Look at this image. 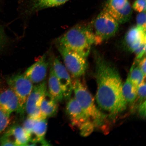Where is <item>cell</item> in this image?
Instances as JSON below:
<instances>
[{"label": "cell", "instance_id": "1", "mask_svg": "<svg viewBox=\"0 0 146 146\" xmlns=\"http://www.w3.org/2000/svg\"><path fill=\"white\" fill-rule=\"evenodd\" d=\"M95 64L97 103L100 108L113 115L123 112L127 103L123 96V85L117 68L97 52Z\"/></svg>", "mask_w": 146, "mask_h": 146}, {"label": "cell", "instance_id": "2", "mask_svg": "<svg viewBox=\"0 0 146 146\" xmlns=\"http://www.w3.org/2000/svg\"><path fill=\"white\" fill-rule=\"evenodd\" d=\"M56 43L75 51L85 58L94 44V36L88 24H80L58 38Z\"/></svg>", "mask_w": 146, "mask_h": 146}, {"label": "cell", "instance_id": "3", "mask_svg": "<svg viewBox=\"0 0 146 146\" xmlns=\"http://www.w3.org/2000/svg\"><path fill=\"white\" fill-rule=\"evenodd\" d=\"M72 82L74 98L84 111L92 120L95 126L103 125L106 116L97 108L90 92L79 80H75Z\"/></svg>", "mask_w": 146, "mask_h": 146}, {"label": "cell", "instance_id": "4", "mask_svg": "<svg viewBox=\"0 0 146 146\" xmlns=\"http://www.w3.org/2000/svg\"><path fill=\"white\" fill-rule=\"evenodd\" d=\"M89 25L94 35V44L97 45L114 36L118 31L119 23L103 10Z\"/></svg>", "mask_w": 146, "mask_h": 146}, {"label": "cell", "instance_id": "5", "mask_svg": "<svg viewBox=\"0 0 146 146\" xmlns=\"http://www.w3.org/2000/svg\"><path fill=\"white\" fill-rule=\"evenodd\" d=\"M62 57L66 68L73 77L77 78L85 74L88 68L86 58L78 52L56 43Z\"/></svg>", "mask_w": 146, "mask_h": 146}, {"label": "cell", "instance_id": "6", "mask_svg": "<svg viewBox=\"0 0 146 146\" xmlns=\"http://www.w3.org/2000/svg\"><path fill=\"white\" fill-rule=\"evenodd\" d=\"M47 91V82L44 81L33 87L25 103V111L29 117L41 118L40 107Z\"/></svg>", "mask_w": 146, "mask_h": 146}, {"label": "cell", "instance_id": "7", "mask_svg": "<svg viewBox=\"0 0 146 146\" xmlns=\"http://www.w3.org/2000/svg\"><path fill=\"white\" fill-rule=\"evenodd\" d=\"M7 82L9 88L18 97L22 108L25 111V103L33 87V83L24 74L20 73L10 76Z\"/></svg>", "mask_w": 146, "mask_h": 146}, {"label": "cell", "instance_id": "8", "mask_svg": "<svg viewBox=\"0 0 146 146\" xmlns=\"http://www.w3.org/2000/svg\"><path fill=\"white\" fill-rule=\"evenodd\" d=\"M103 10L120 24L128 22L132 17L133 12L129 0H107Z\"/></svg>", "mask_w": 146, "mask_h": 146}, {"label": "cell", "instance_id": "9", "mask_svg": "<svg viewBox=\"0 0 146 146\" xmlns=\"http://www.w3.org/2000/svg\"><path fill=\"white\" fill-rule=\"evenodd\" d=\"M126 49L137 56L146 51V30L138 26L131 27L126 33L124 40Z\"/></svg>", "mask_w": 146, "mask_h": 146}, {"label": "cell", "instance_id": "10", "mask_svg": "<svg viewBox=\"0 0 146 146\" xmlns=\"http://www.w3.org/2000/svg\"><path fill=\"white\" fill-rule=\"evenodd\" d=\"M28 137L22 126L14 124L5 131L0 138L2 146H27Z\"/></svg>", "mask_w": 146, "mask_h": 146}, {"label": "cell", "instance_id": "11", "mask_svg": "<svg viewBox=\"0 0 146 146\" xmlns=\"http://www.w3.org/2000/svg\"><path fill=\"white\" fill-rule=\"evenodd\" d=\"M69 100L66 107V111L73 125L78 127L80 130L93 123L75 98H70Z\"/></svg>", "mask_w": 146, "mask_h": 146}, {"label": "cell", "instance_id": "12", "mask_svg": "<svg viewBox=\"0 0 146 146\" xmlns=\"http://www.w3.org/2000/svg\"><path fill=\"white\" fill-rule=\"evenodd\" d=\"M53 68L62 92L64 98L70 99L73 91L72 82L66 67L57 58L52 63Z\"/></svg>", "mask_w": 146, "mask_h": 146}, {"label": "cell", "instance_id": "13", "mask_svg": "<svg viewBox=\"0 0 146 146\" xmlns=\"http://www.w3.org/2000/svg\"><path fill=\"white\" fill-rule=\"evenodd\" d=\"M0 109L10 115L15 112L22 116L25 112L18 97L10 88L0 92Z\"/></svg>", "mask_w": 146, "mask_h": 146}, {"label": "cell", "instance_id": "14", "mask_svg": "<svg viewBox=\"0 0 146 146\" xmlns=\"http://www.w3.org/2000/svg\"><path fill=\"white\" fill-rule=\"evenodd\" d=\"M47 119L36 118L27 133L29 142L27 145H49L45 139L47 128Z\"/></svg>", "mask_w": 146, "mask_h": 146}, {"label": "cell", "instance_id": "15", "mask_svg": "<svg viewBox=\"0 0 146 146\" xmlns=\"http://www.w3.org/2000/svg\"><path fill=\"white\" fill-rule=\"evenodd\" d=\"M48 65L46 54H45L29 67L24 74L33 84L40 83L44 81L46 77Z\"/></svg>", "mask_w": 146, "mask_h": 146}, {"label": "cell", "instance_id": "16", "mask_svg": "<svg viewBox=\"0 0 146 146\" xmlns=\"http://www.w3.org/2000/svg\"><path fill=\"white\" fill-rule=\"evenodd\" d=\"M58 102L47 91L41 103V118L47 119L56 115L58 110Z\"/></svg>", "mask_w": 146, "mask_h": 146}, {"label": "cell", "instance_id": "17", "mask_svg": "<svg viewBox=\"0 0 146 146\" xmlns=\"http://www.w3.org/2000/svg\"><path fill=\"white\" fill-rule=\"evenodd\" d=\"M69 0H24L27 12H36L44 9L60 6Z\"/></svg>", "mask_w": 146, "mask_h": 146}, {"label": "cell", "instance_id": "18", "mask_svg": "<svg viewBox=\"0 0 146 146\" xmlns=\"http://www.w3.org/2000/svg\"><path fill=\"white\" fill-rule=\"evenodd\" d=\"M48 92L58 102H61L64 96L61 87L55 74L52 65H50L48 81Z\"/></svg>", "mask_w": 146, "mask_h": 146}, {"label": "cell", "instance_id": "19", "mask_svg": "<svg viewBox=\"0 0 146 146\" xmlns=\"http://www.w3.org/2000/svg\"><path fill=\"white\" fill-rule=\"evenodd\" d=\"M137 88L133 84L128 76L123 87V96L127 103L132 104L135 101L137 96Z\"/></svg>", "mask_w": 146, "mask_h": 146}, {"label": "cell", "instance_id": "20", "mask_svg": "<svg viewBox=\"0 0 146 146\" xmlns=\"http://www.w3.org/2000/svg\"><path fill=\"white\" fill-rule=\"evenodd\" d=\"M128 76L133 84L137 88L145 80V76L139 67L136 61L133 64Z\"/></svg>", "mask_w": 146, "mask_h": 146}, {"label": "cell", "instance_id": "21", "mask_svg": "<svg viewBox=\"0 0 146 146\" xmlns=\"http://www.w3.org/2000/svg\"><path fill=\"white\" fill-rule=\"evenodd\" d=\"M10 121V115L0 109V136L7 128Z\"/></svg>", "mask_w": 146, "mask_h": 146}, {"label": "cell", "instance_id": "22", "mask_svg": "<svg viewBox=\"0 0 146 146\" xmlns=\"http://www.w3.org/2000/svg\"><path fill=\"white\" fill-rule=\"evenodd\" d=\"M137 98L138 99L139 105L142 102L145 101L146 83L145 80L138 87L137 90Z\"/></svg>", "mask_w": 146, "mask_h": 146}, {"label": "cell", "instance_id": "23", "mask_svg": "<svg viewBox=\"0 0 146 146\" xmlns=\"http://www.w3.org/2000/svg\"><path fill=\"white\" fill-rule=\"evenodd\" d=\"M133 8L139 13L145 12L146 0H136L133 4Z\"/></svg>", "mask_w": 146, "mask_h": 146}, {"label": "cell", "instance_id": "24", "mask_svg": "<svg viewBox=\"0 0 146 146\" xmlns=\"http://www.w3.org/2000/svg\"><path fill=\"white\" fill-rule=\"evenodd\" d=\"M137 26L146 30L145 12L139 13L136 17Z\"/></svg>", "mask_w": 146, "mask_h": 146}, {"label": "cell", "instance_id": "25", "mask_svg": "<svg viewBox=\"0 0 146 146\" xmlns=\"http://www.w3.org/2000/svg\"><path fill=\"white\" fill-rule=\"evenodd\" d=\"M135 61L139 67L143 74L146 76V57L145 56H143V57L140 59L136 60Z\"/></svg>", "mask_w": 146, "mask_h": 146}, {"label": "cell", "instance_id": "26", "mask_svg": "<svg viewBox=\"0 0 146 146\" xmlns=\"http://www.w3.org/2000/svg\"><path fill=\"white\" fill-rule=\"evenodd\" d=\"M138 113L141 117L145 119L146 117V100L139 105Z\"/></svg>", "mask_w": 146, "mask_h": 146}, {"label": "cell", "instance_id": "27", "mask_svg": "<svg viewBox=\"0 0 146 146\" xmlns=\"http://www.w3.org/2000/svg\"><path fill=\"white\" fill-rule=\"evenodd\" d=\"M5 35L3 27L0 25V52L3 48L5 43Z\"/></svg>", "mask_w": 146, "mask_h": 146}]
</instances>
